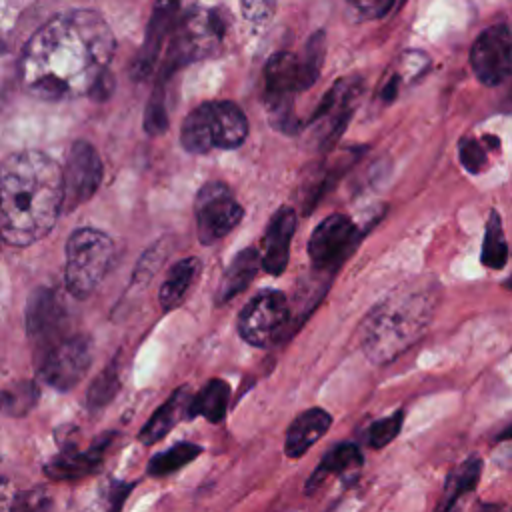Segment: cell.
Instances as JSON below:
<instances>
[{
    "instance_id": "6",
    "label": "cell",
    "mask_w": 512,
    "mask_h": 512,
    "mask_svg": "<svg viewBox=\"0 0 512 512\" xmlns=\"http://www.w3.org/2000/svg\"><path fill=\"white\" fill-rule=\"evenodd\" d=\"M228 24L230 16L222 8H192L170 36L160 78L164 80L180 66L218 52Z\"/></svg>"
},
{
    "instance_id": "26",
    "label": "cell",
    "mask_w": 512,
    "mask_h": 512,
    "mask_svg": "<svg viewBox=\"0 0 512 512\" xmlns=\"http://www.w3.org/2000/svg\"><path fill=\"white\" fill-rule=\"evenodd\" d=\"M480 262L490 270H502L508 262V248L502 232V222L496 210L490 212L486 228H484V240H482V252Z\"/></svg>"
},
{
    "instance_id": "32",
    "label": "cell",
    "mask_w": 512,
    "mask_h": 512,
    "mask_svg": "<svg viewBox=\"0 0 512 512\" xmlns=\"http://www.w3.org/2000/svg\"><path fill=\"white\" fill-rule=\"evenodd\" d=\"M166 126H168V116H166L164 102L158 98H152L144 114V128L148 134H162Z\"/></svg>"
},
{
    "instance_id": "28",
    "label": "cell",
    "mask_w": 512,
    "mask_h": 512,
    "mask_svg": "<svg viewBox=\"0 0 512 512\" xmlns=\"http://www.w3.org/2000/svg\"><path fill=\"white\" fill-rule=\"evenodd\" d=\"M200 452H202V448L198 444H192V442L174 444L168 450L158 452L156 456L150 458L148 474L156 476V478L168 476V474L184 468L186 464H190L196 456H200Z\"/></svg>"
},
{
    "instance_id": "25",
    "label": "cell",
    "mask_w": 512,
    "mask_h": 512,
    "mask_svg": "<svg viewBox=\"0 0 512 512\" xmlns=\"http://www.w3.org/2000/svg\"><path fill=\"white\" fill-rule=\"evenodd\" d=\"M198 272H200L198 258H184V260L176 262L160 286V292H158L160 306L164 310H172V308L180 306L182 300L186 298L190 286L194 284Z\"/></svg>"
},
{
    "instance_id": "2",
    "label": "cell",
    "mask_w": 512,
    "mask_h": 512,
    "mask_svg": "<svg viewBox=\"0 0 512 512\" xmlns=\"http://www.w3.org/2000/svg\"><path fill=\"white\" fill-rule=\"evenodd\" d=\"M62 170L46 154L24 150L0 166V238L28 246L46 236L62 212Z\"/></svg>"
},
{
    "instance_id": "11",
    "label": "cell",
    "mask_w": 512,
    "mask_h": 512,
    "mask_svg": "<svg viewBox=\"0 0 512 512\" xmlns=\"http://www.w3.org/2000/svg\"><path fill=\"white\" fill-rule=\"evenodd\" d=\"M470 66L486 86H498L512 78V24L486 28L472 44Z\"/></svg>"
},
{
    "instance_id": "19",
    "label": "cell",
    "mask_w": 512,
    "mask_h": 512,
    "mask_svg": "<svg viewBox=\"0 0 512 512\" xmlns=\"http://www.w3.org/2000/svg\"><path fill=\"white\" fill-rule=\"evenodd\" d=\"M108 442H110V434L96 440L84 452H60L50 462H46L44 474L52 480H78V478L90 476L100 468Z\"/></svg>"
},
{
    "instance_id": "7",
    "label": "cell",
    "mask_w": 512,
    "mask_h": 512,
    "mask_svg": "<svg viewBox=\"0 0 512 512\" xmlns=\"http://www.w3.org/2000/svg\"><path fill=\"white\" fill-rule=\"evenodd\" d=\"M114 254V242L108 234L94 228H78L66 244L64 280L76 298H88L104 280Z\"/></svg>"
},
{
    "instance_id": "20",
    "label": "cell",
    "mask_w": 512,
    "mask_h": 512,
    "mask_svg": "<svg viewBox=\"0 0 512 512\" xmlns=\"http://www.w3.org/2000/svg\"><path fill=\"white\" fill-rule=\"evenodd\" d=\"M364 462L362 450L354 442L334 444L318 462L314 472L306 482V494H314L330 476H348L350 472L360 470Z\"/></svg>"
},
{
    "instance_id": "30",
    "label": "cell",
    "mask_w": 512,
    "mask_h": 512,
    "mask_svg": "<svg viewBox=\"0 0 512 512\" xmlns=\"http://www.w3.org/2000/svg\"><path fill=\"white\" fill-rule=\"evenodd\" d=\"M402 424H404V412L402 410H396L394 414L372 422L370 428L366 430V444L370 448H376V450L388 446L394 438H398V434L402 430Z\"/></svg>"
},
{
    "instance_id": "5",
    "label": "cell",
    "mask_w": 512,
    "mask_h": 512,
    "mask_svg": "<svg viewBox=\"0 0 512 512\" xmlns=\"http://www.w3.org/2000/svg\"><path fill=\"white\" fill-rule=\"evenodd\" d=\"M248 136L244 112L228 100L204 102L194 108L182 122L180 140L192 154H206L214 148H238Z\"/></svg>"
},
{
    "instance_id": "15",
    "label": "cell",
    "mask_w": 512,
    "mask_h": 512,
    "mask_svg": "<svg viewBox=\"0 0 512 512\" xmlns=\"http://www.w3.org/2000/svg\"><path fill=\"white\" fill-rule=\"evenodd\" d=\"M66 326V306L52 288H38L30 294L26 306V332L42 354L60 342Z\"/></svg>"
},
{
    "instance_id": "23",
    "label": "cell",
    "mask_w": 512,
    "mask_h": 512,
    "mask_svg": "<svg viewBox=\"0 0 512 512\" xmlns=\"http://www.w3.org/2000/svg\"><path fill=\"white\" fill-rule=\"evenodd\" d=\"M258 268H262L260 262V252L256 248H244L240 250L232 262L228 264L220 286L216 290V302L224 304L228 300H232L234 296H238L240 292H244L248 288V284L254 280Z\"/></svg>"
},
{
    "instance_id": "13",
    "label": "cell",
    "mask_w": 512,
    "mask_h": 512,
    "mask_svg": "<svg viewBox=\"0 0 512 512\" xmlns=\"http://www.w3.org/2000/svg\"><path fill=\"white\" fill-rule=\"evenodd\" d=\"M102 180V162L92 144L74 142L62 172V210L70 212L92 198Z\"/></svg>"
},
{
    "instance_id": "29",
    "label": "cell",
    "mask_w": 512,
    "mask_h": 512,
    "mask_svg": "<svg viewBox=\"0 0 512 512\" xmlns=\"http://www.w3.org/2000/svg\"><path fill=\"white\" fill-rule=\"evenodd\" d=\"M120 388V376H118V366L108 364L92 382L86 394V404L90 410H100L104 408L118 392Z\"/></svg>"
},
{
    "instance_id": "22",
    "label": "cell",
    "mask_w": 512,
    "mask_h": 512,
    "mask_svg": "<svg viewBox=\"0 0 512 512\" xmlns=\"http://www.w3.org/2000/svg\"><path fill=\"white\" fill-rule=\"evenodd\" d=\"M482 474V458L480 456H468L464 462H460L446 478L442 498L434 512H460L462 500L466 494L474 492L478 486Z\"/></svg>"
},
{
    "instance_id": "10",
    "label": "cell",
    "mask_w": 512,
    "mask_h": 512,
    "mask_svg": "<svg viewBox=\"0 0 512 512\" xmlns=\"http://www.w3.org/2000/svg\"><path fill=\"white\" fill-rule=\"evenodd\" d=\"M92 362V342L86 336H68L40 354V378L58 390L74 388Z\"/></svg>"
},
{
    "instance_id": "3",
    "label": "cell",
    "mask_w": 512,
    "mask_h": 512,
    "mask_svg": "<svg viewBox=\"0 0 512 512\" xmlns=\"http://www.w3.org/2000/svg\"><path fill=\"white\" fill-rule=\"evenodd\" d=\"M436 306L428 290L390 294L364 318L360 346L374 364H388L416 344L426 332Z\"/></svg>"
},
{
    "instance_id": "34",
    "label": "cell",
    "mask_w": 512,
    "mask_h": 512,
    "mask_svg": "<svg viewBox=\"0 0 512 512\" xmlns=\"http://www.w3.org/2000/svg\"><path fill=\"white\" fill-rule=\"evenodd\" d=\"M474 512H512L510 506L500 504V502H480Z\"/></svg>"
},
{
    "instance_id": "31",
    "label": "cell",
    "mask_w": 512,
    "mask_h": 512,
    "mask_svg": "<svg viewBox=\"0 0 512 512\" xmlns=\"http://www.w3.org/2000/svg\"><path fill=\"white\" fill-rule=\"evenodd\" d=\"M458 158H460V164L472 172V174H478L484 170L486 162H488V154H486V148L474 140V138H462L460 144H458Z\"/></svg>"
},
{
    "instance_id": "17",
    "label": "cell",
    "mask_w": 512,
    "mask_h": 512,
    "mask_svg": "<svg viewBox=\"0 0 512 512\" xmlns=\"http://www.w3.org/2000/svg\"><path fill=\"white\" fill-rule=\"evenodd\" d=\"M294 230H296V212L290 206H280L272 214L264 232V252L260 254L264 272L278 276L286 270Z\"/></svg>"
},
{
    "instance_id": "9",
    "label": "cell",
    "mask_w": 512,
    "mask_h": 512,
    "mask_svg": "<svg viewBox=\"0 0 512 512\" xmlns=\"http://www.w3.org/2000/svg\"><path fill=\"white\" fill-rule=\"evenodd\" d=\"M194 214L200 242L214 244L238 226L244 210L224 182H208L196 194Z\"/></svg>"
},
{
    "instance_id": "18",
    "label": "cell",
    "mask_w": 512,
    "mask_h": 512,
    "mask_svg": "<svg viewBox=\"0 0 512 512\" xmlns=\"http://www.w3.org/2000/svg\"><path fill=\"white\" fill-rule=\"evenodd\" d=\"M332 426V416L324 408H308L298 414L284 436V452L288 458H300L312 448Z\"/></svg>"
},
{
    "instance_id": "35",
    "label": "cell",
    "mask_w": 512,
    "mask_h": 512,
    "mask_svg": "<svg viewBox=\"0 0 512 512\" xmlns=\"http://www.w3.org/2000/svg\"><path fill=\"white\" fill-rule=\"evenodd\" d=\"M496 440L498 442H504V440H512V420L496 434Z\"/></svg>"
},
{
    "instance_id": "24",
    "label": "cell",
    "mask_w": 512,
    "mask_h": 512,
    "mask_svg": "<svg viewBox=\"0 0 512 512\" xmlns=\"http://www.w3.org/2000/svg\"><path fill=\"white\" fill-rule=\"evenodd\" d=\"M230 402V386L220 378H212L204 388L190 398L188 416H204L208 422L218 424L224 420Z\"/></svg>"
},
{
    "instance_id": "1",
    "label": "cell",
    "mask_w": 512,
    "mask_h": 512,
    "mask_svg": "<svg viewBox=\"0 0 512 512\" xmlns=\"http://www.w3.org/2000/svg\"><path fill=\"white\" fill-rule=\"evenodd\" d=\"M114 34L92 10H70L48 20L24 46L22 88L40 100H72L92 94L106 78Z\"/></svg>"
},
{
    "instance_id": "8",
    "label": "cell",
    "mask_w": 512,
    "mask_h": 512,
    "mask_svg": "<svg viewBox=\"0 0 512 512\" xmlns=\"http://www.w3.org/2000/svg\"><path fill=\"white\" fill-rule=\"evenodd\" d=\"M290 326V302L274 288L262 290L248 300L238 314V334L244 342L264 348L280 338Z\"/></svg>"
},
{
    "instance_id": "4",
    "label": "cell",
    "mask_w": 512,
    "mask_h": 512,
    "mask_svg": "<svg viewBox=\"0 0 512 512\" xmlns=\"http://www.w3.org/2000/svg\"><path fill=\"white\" fill-rule=\"evenodd\" d=\"M326 54L324 32H314L304 48V54L274 52L264 66V98L270 122L288 134L298 132L296 116L292 114V96L310 88L322 70Z\"/></svg>"
},
{
    "instance_id": "12",
    "label": "cell",
    "mask_w": 512,
    "mask_h": 512,
    "mask_svg": "<svg viewBox=\"0 0 512 512\" xmlns=\"http://www.w3.org/2000/svg\"><path fill=\"white\" fill-rule=\"evenodd\" d=\"M358 92L360 80L356 76L340 78L320 100L308 124L312 126V134L322 148H330L346 128Z\"/></svg>"
},
{
    "instance_id": "21",
    "label": "cell",
    "mask_w": 512,
    "mask_h": 512,
    "mask_svg": "<svg viewBox=\"0 0 512 512\" xmlns=\"http://www.w3.org/2000/svg\"><path fill=\"white\" fill-rule=\"evenodd\" d=\"M190 388L188 386H180L178 390H174L168 400L156 408V412L150 416V420L142 426L138 440L146 446H152L156 442H160L174 426L176 422L188 414V404H190Z\"/></svg>"
},
{
    "instance_id": "14",
    "label": "cell",
    "mask_w": 512,
    "mask_h": 512,
    "mask_svg": "<svg viewBox=\"0 0 512 512\" xmlns=\"http://www.w3.org/2000/svg\"><path fill=\"white\" fill-rule=\"evenodd\" d=\"M358 226L344 214L324 218L308 240V256L318 270L338 266L358 242Z\"/></svg>"
},
{
    "instance_id": "33",
    "label": "cell",
    "mask_w": 512,
    "mask_h": 512,
    "mask_svg": "<svg viewBox=\"0 0 512 512\" xmlns=\"http://www.w3.org/2000/svg\"><path fill=\"white\" fill-rule=\"evenodd\" d=\"M362 18H382L390 12L394 0H346Z\"/></svg>"
},
{
    "instance_id": "27",
    "label": "cell",
    "mask_w": 512,
    "mask_h": 512,
    "mask_svg": "<svg viewBox=\"0 0 512 512\" xmlns=\"http://www.w3.org/2000/svg\"><path fill=\"white\" fill-rule=\"evenodd\" d=\"M40 390L32 380H18L0 390V412L6 416H24L38 402Z\"/></svg>"
},
{
    "instance_id": "16",
    "label": "cell",
    "mask_w": 512,
    "mask_h": 512,
    "mask_svg": "<svg viewBox=\"0 0 512 512\" xmlns=\"http://www.w3.org/2000/svg\"><path fill=\"white\" fill-rule=\"evenodd\" d=\"M190 10H192L190 0H158L156 2L152 16H150L148 30H146V40H144L142 52L134 66V72L138 78L152 72L164 40L172 36L176 26L182 22V18Z\"/></svg>"
}]
</instances>
